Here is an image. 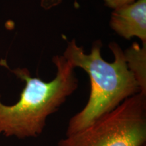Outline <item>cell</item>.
Instances as JSON below:
<instances>
[{
	"label": "cell",
	"instance_id": "obj_2",
	"mask_svg": "<svg viewBox=\"0 0 146 146\" xmlns=\"http://www.w3.org/2000/svg\"><path fill=\"white\" fill-rule=\"evenodd\" d=\"M52 61L56 73L50 82L32 77L25 68L11 70L25 82V86L14 104L5 105L0 100V134L19 139L41 135L49 116L77 89L75 68L70 62L62 55L55 56Z\"/></svg>",
	"mask_w": 146,
	"mask_h": 146
},
{
	"label": "cell",
	"instance_id": "obj_3",
	"mask_svg": "<svg viewBox=\"0 0 146 146\" xmlns=\"http://www.w3.org/2000/svg\"><path fill=\"white\" fill-rule=\"evenodd\" d=\"M146 95L139 92L56 146H145Z\"/></svg>",
	"mask_w": 146,
	"mask_h": 146
},
{
	"label": "cell",
	"instance_id": "obj_4",
	"mask_svg": "<svg viewBox=\"0 0 146 146\" xmlns=\"http://www.w3.org/2000/svg\"><path fill=\"white\" fill-rule=\"evenodd\" d=\"M111 28L122 37L131 39L137 37L146 43V0L125 5L113 11Z\"/></svg>",
	"mask_w": 146,
	"mask_h": 146
},
{
	"label": "cell",
	"instance_id": "obj_1",
	"mask_svg": "<svg viewBox=\"0 0 146 146\" xmlns=\"http://www.w3.org/2000/svg\"><path fill=\"white\" fill-rule=\"evenodd\" d=\"M109 48L114 56L108 62L102 56L101 41H96L86 54L74 39L69 41L62 56L74 68L88 74L90 93L87 104L69 120L66 135L77 132L108 113L112 112L130 97L141 92L139 86L126 63L124 51L115 42Z\"/></svg>",
	"mask_w": 146,
	"mask_h": 146
},
{
	"label": "cell",
	"instance_id": "obj_5",
	"mask_svg": "<svg viewBox=\"0 0 146 146\" xmlns=\"http://www.w3.org/2000/svg\"><path fill=\"white\" fill-rule=\"evenodd\" d=\"M128 68L135 78L142 94L146 95V43H135L124 51Z\"/></svg>",
	"mask_w": 146,
	"mask_h": 146
},
{
	"label": "cell",
	"instance_id": "obj_6",
	"mask_svg": "<svg viewBox=\"0 0 146 146\" xmlns=\"http://www.w3.org/2000/svg\"><path fill=\"white\" fill-rule=\"evenodd\" d=\"M104 1L108 7L114 10L135 2V0H104Z\"/></svg>",
	"mask_w": 146,
	"mask_h": 146
}]
</instances>
